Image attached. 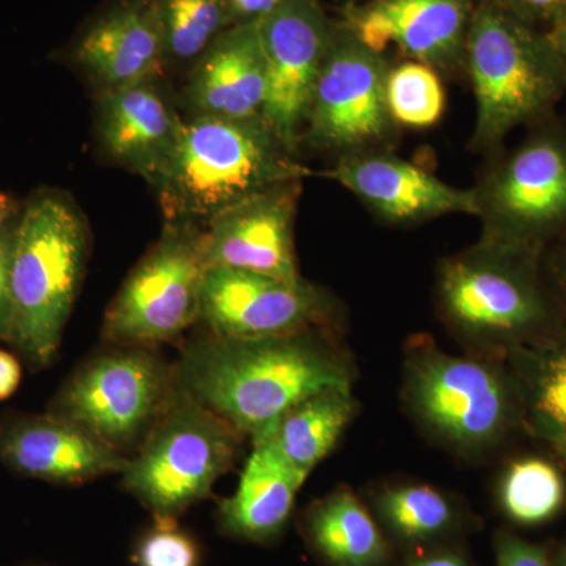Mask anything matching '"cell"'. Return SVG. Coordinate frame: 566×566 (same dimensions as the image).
Returning a JSON list of instances; mask_svg holds the SVG:
<instances>
[{
    "instance_id": "obj_1",
    "label": "cell",
    "mask_w": 566,
    "mask_h": 566,
    "mask_svg": "<svg viewBox=\"0 0 566 566\" xmlns=\"http://www.w3.org/2000/svg\"><path fill=\"white\" fill-rule=\"evenodd\" d=\"M177 367L181 392L262 441L292 406L329 387H353L352 360L329 329L226 338L205 334L186 342Z\"/></svg>"
},
{
    "instance_id": "obj_2",
    "label": "cell",
    "mask_w": 566,
    "mask_h": 566,
    "mask_svg": "<svg viewBox=\"0 0 566 566\" xmlns=\"http://www.w3.org/2000/svg\"><path fill=\"white\" fill-rule=\"evenodd\" d=\"M542 252L479 241L447 256L436 275V304L447 331L468 353L505 359L566 329L547 286Z\"/></svg>"
},
{
    "instance_id": "obj_3",
    "label": "cell",
    "mask_w": 566,
    "mask_h": 566,
    "mask_svg": "<svg viewBox=\"0 0 566 566\" xmlns=\"http://www.w3.org/2000/svg\"><path fill=\"white\" fill-rule=\"evenodd\" d=\"M264 117H196L151 178L164 221L205 229L253 193L312 177Z\"/></svg>"
},
{
    "instance_id": "obj_4",
    "label": "cell",
    "mask_w": 566,
    "mask_h": 566,
    "mask_svg": "<svg viewBox=\"0 0 566 566\" xmlns=\"http://www.w3.org/2000/svg\"><path fill=\"white\" fill-rule=\"evenodd\" d=\"M401 397L424 436L463 460L493 455L523 431L520 398L505 359L452 354L431 335L406 342Z\"/></svg>"
},
{
    "instance_id": "obj_5",
    "label": "cell",
    "mask_w": 566,
    "mask_h": 566,
    "mask_svg": "<svg viewBox=\"0 0 566 566\" xmlns=\"http://www.w3.org/2000/svg\"><path fill=\"white\" fill-rule=\"evenodd\" d=\"M87 221L69 193L41 189L20 208L11 253L9 344L48 367L62 344L87 264Z\"/></svg>"
},
{
    "instance_id": "obj_6",
    "label": "cell",
    "mask_w": 566,
    "mask_h": 566,
    "mask_svg": "<svg viewBox=\"0 0 566 566\" xmlns=\"http://www.w3.org/2000/svg\"><path fill=\"white\" fill-rule=\"evenodd\" d=\"M464 71L475 96V151H495L521 126L553 117L566 95V65L547 32L485 0L475 3Z\"/></svg>"
},
{
    "instance_id": "obj_7",
    "label": "cell",
    "mask_w": 566,
    "mask_h": 566,
    "mask_svg": "<svg viewBox=\"0 0 566 566\" xmlns=\"http://www.w3.org/2000/svg\"><path fill=\"white\" fill-rule=\"evenodd\" d=\"M151 348L114 345L91 357L55 395L50 415L117 452L139 449L181 392L177 367Z\"/></svg>"
},
{
    "instance_id": "obj_8",
    "label": "cell",
    "mask_w": 566,
    "mask_h": 566,
    "mask_svg": "<svg viewBox=\"0 0 566 566\" xmlns=\"http://www.w3.org/2000/svg\"><path fill=\"white\" fill-rule=\"evenodd\" d=\"M244 436L185 392L153 427L122 472L123 486L155 513L175 520L203 501L233 468Z\"/></svg>"
},
{
    "instance_id": "obj_9",
    "label": "cell",
    "mask_w": 566,
    "mask_h": 566,
    "mask_svg": "<svg viewBox=\"0 0 566 566\" xmlns=\"http://www.w3.org/2000/svg\"><path fill=\"white\" fill-rule=\"evenodd\" d=\"M483 240L545 252L566 238V122L528 126L474 188Z\"/></svg>"
},
{
    "instance_id": "obj_10",
    "label": "cell",
    "mask_w": 566,
    "mask_h": 566,
    "mask_svg": "<svg viewBox=\"0 0 566 566\" xmlns=\"http://www.w3.org/2000/svg\"><path fill=\"white\" fill-rule=\"evenodd\" d=\"M200 240L199 227L164 222L161 237L107 307L104 340L126 346L169 344L199 324L207 273Z\"/></svg>"
},
{
    "instance_id": "obj_11",
    "label": "cell",
    "mask_w": 566,
    "mask_h": 566,
    "mask_svg": "<svg viewBox=\"0 0 566 566\" xmlns=\"http://www.w3.org/2000/svg\"><path fill=\"white\" fill-rule=\"evenodd\" d=\"M387 55L365 46L334 21L329 48L308 106L303 140L318 151L340 156L385 150L395 125L386 102Z\"/></svg>"
},
{
    "instance_id": "obj_12",
    "label": "cell",
    "mask_w": 566,
    "mask_h": 566,
    "mask_svg": "<svg viewBox=\"0 0 566 566\" xmlns=\"http://www.w3.org/2000/svg\"><path fill=\"white\" fill-rule=\"evenodd\" d=\"M335 304L322 286L249 271L210 268L205 273L199 324L226 338L273 337L331 329Z\"/></svg>"
},
{
    "instance_id": "obj_13",
    "label": "cell",
    "mask_w": 566,
    "mask_h": 566,
    "mask_svg": "<svg viewBox=\"0 0 566 566\" xmlns=\"http://www.w3.org/2000/svg\"><path fill=\"white\" fill-rule=\"evenodd\" d=\"M334 21L319 0H286L256 24L266 62L264 120L297 153Z\"/></svg>"
},
{
    "instance_id": "obj_14",
    "label": "cell",
    "mask_w": 566,
    "mask_h": 566,
    "mask_svg": "<svg viewBox=\"0 0 566 566\" xmlns=\"http://www.w3.org/2000/svg\"><path fill=\"white\" fill-rule=\"evenodd\" d=\"M475 0H363L342 10V24L378 54L397 50L439 74L464 71Z\"/></svg>"
},
{
    "instance_id": "obj_15",
    "label": "cell",
    "mask_w": 566,
    "mask_h": 566,
    "mask_svg": "<svg viewBox=\"0 0 566 566\" xmlns=\"http://www.w3.org/2000/svg\"><path fill=\"white\" fill-rule=\"evenodd\" d=\"M303 181L283 182L241 200L202 229L207 270L229 268L300 281L294 252V218Z\"/></svg>"
},
{
    "instance_id": "obj_16",
    "label": "cell",
    "mask_w": 566,
    "mask_h": 566,
    "mask_svg": "<svg viewBox=\"0 0 566 566\" xmlns=\"http://www.w3.org/2000/svg\"><path fill=\"white\" fill-rule=\"evenodd\" d=\"M65 59L95 93L166 76L155 0H107L70 41Z\"/></svg>"
},
{
    "instance_id": "obj_17",
    "label": "cell",
    "mask_w": 566,
    "mask_h": 566,
    "mask_svg": "<svg viewBox=\"0 0 566 566\" xmlns=\"http://www.w3.org/2000/svg\"><path fill=\"white\" fill-rule=\"evenodd\" d=\"M326 177L390 226H417L449 214L476 218L474 188L461 189L385 150L340 156Z\"/></svg>"
},
{
    "instance_id": "obj_18",
    "label": "cell",
    "mask_w": 566,
    "mask_h": 566,
    "mask_svg": "<svg viewBox=\"0 0 566 566\" xmlns=\"http://www.w3.org/2000/svg\"><path fill=\"white\" fill-rule=\"evenodd\" d=\"M155 77L96 93L95 125L111 161L150 181L180 140L181 115Z\"/></svg>"
},
{
    "instance_id": "obj_19",
    "label": "cell",
    "mask_w": 566,
    "mask_h": 566,
    "mask_svg": "<svg viewBox=\"0 0 566 566\" xmlns=\"http://www.w3.org/2000/svg\"><path fill=\"white\" fill-rule=\"evenodd\" d=\"M129 458L55 416L20 417L0 427V463L55 485L122 474Z\"/></svg>"
},
{
    "instance_id": "obj_20",
    "label": "cell",
    "mask_w": 566,
    "mask_h": 566,
    "mask_svg": "<svg viewBox=\"0 0 566 566\" xmlns=\"http://www.w3.org/2000/svg\"><path fill=\"white\" fill-rule=\"evenodd\" d=\"M266 62L256 24L222 33L188 70L181 103L189 118L263 117Z\"/></svg>"
},
{
    "instance_id": "obj_21",
    "label": "cell",
    "mask_w": 566,
    "mask_h": 566,
    "mask_svg": "<svg viewBox=\"0 0 566 566\" xmlns=\"http://www.w3.org/2000/svg\"><path fill=\"white\" fill-rule=\"evenodd\" d=\"M252 447L237 491L219 505V520L226 534L264 543L285 528L308 475L266 442Z\"/></svg>"
},
{
    "instance_id": "obj_22",
    "label": "cell",
    "mask_w": 566,
    "mask_h": 566,
    "mask_svg": "<svg viewBox=\"0 0 566 566\" xmlns=\"http://www.w3.org/2000/svg\"><path fill=\"white\" fill-rule=\"evenodd\" d=\"M357 409L353 387L319 390L292 406L259 442H266L286 463L311 475L334 452Z\"/></svg>"
},
{
    "instance_id": "obj_23",
    "label": "cell",
    "mask_w": 566,
    "mask_h": 566,
    "mask_svg": "<svg viewBox=\"0 0 566 566\" xmlns=\"http://www.w3.org/2000/svg\"><path fill=\"white\" fill-rule=\"evenodd\" d=\"M520 398L523 431L546 446L566 434V329L505 357Z\"/></svg>"
},
{
    "instance_id": "obj_24",
    "label": "cell",
    "mask_w": 566,
    "mask_h": 566,
    "mask_svg": "<svg viewBox=\"0 0 566 566\" xmlns=\"http://www.w3.org/2000/svg\"><path fill=\"white\" fill-rule=\"evenodd\" d=\"M305 528L316 553L333 566H381L389 557L374 513L349 488L331 491L308 509Z\"/></svg>"
},
{
    "instance_id": "obj_25",
    "label": "cell",
    "mask_w": 566,
    "mask_h": 566,
    "mask_svg": "<svg viewBox=\"0 0 566 566\" xmlns=\"http://www.w3.org/2000/svg\"><path fill=\"white\" fill-rule=\"evenodd\" d=\"M376 520L398 542L422 545L455 531L460 510L444 491L419 482L390 483L374 494Z\"/></svg>"
},
{
    "instance_id": "obj_26",
    "label": "cell",
    "mask_w": 566,
    "mask_h": 566,
    "mask_svg": "<svg viewBox=\"0 0 566 566\" xmlns=\"http://www.w3.org/2000/svg\"><path fill=\"white\" fill-rule=\"evenodd\" d=\"M497 501L516 526L549 523L566 504V479L558 461L526 455L510 461L497 485Z\"/></svg>"
},
{
    "instance_id": "obj_27",
    "label": "cell",
    "mask_w": 566,
    "mask_h": 566,
    "mask_svg": "<svg viewBox=\"0 0 566 566\" xmlns=\"http://www.w3.org/2000/svg\"><path fill=\"white\" fill-rule=\"evenodd\" d=\"M167 71L189 70L229 31L226 0H155Z\"/></svg>"
},
{
    "instance_id": "obj_28",
    "label": "cell",
    "mask_w": 566,
    "mask_h": 566,
    "mask_svg": "<svg viewBox=\"0 0 566 566\" xmlns=\"http://www.w3.org/2000/svg\"><path fill=\"white\" fill-rule=\"evenodd\" d=\"M386 102L395 125L409 129L431 128L446 111L441 74L415 61L390 65L386 77Z\"/></svg>"
},
{
    "instance_id": "obj_29",
    "label": "cell",
    "mask_w": 566,
    "mask_h": 566,
    "mask_svg": "<svg viewBox=\"0 0 566 566\" xmlns=\"http://www.w3.org/2000/svg\"><path fill=\"white\" fill-rule=\"evenodd\" d=\"M137 566H199V547L175 524L158 520L153 531L142 538L136 551Z\"/></svg>"
},
{
    "instance_id": "obj_30",
    "label": "cell",
    "mask_w": 566,
    "mask_h": 566,
    "mask_svg": "<svg viewBox=\"0 0 566 566\" xmlns=\"http://www.w3.org/2000/svg\"><path fill=\"white\" fill-rule=\"evenodd\" d=\"M524 24L549 32L566 13V0H485Z\"/></svg>"
},
{
    "instance_id": "obj_31",
    "label": "cell",
    "mask_w": 566,
    "mask_h": 566,
    "mask_svg": "<svg viewBox=\"0 0 566 566\" xmlns=\"http://www.w3.org/2000/svg\"><path fill=\"white\" fill-rule=\"evenodd\" d=\"M494 549L497 566H551L549 547L510 532L495 535Z\"/></svg>"
},
{
    "instance_id": "obj_32",
    "label": "cell",
    "mask_w": 566,
    "mask_h": 566,
    "mask_svg": "<svg viewBox=\"0 0 566 566\" xmlns=\"http://www.w3.org/2000/svg\"><path fill=\"white\" fill-rule=\"evenodd\" d=\"M17 219L0 230V340L2 342H9L11 331L10 266Z\"/></svg>"
},
{
    "instance_id": "obj_33",
    "label": "cell",
    "mask_w": 566,
    "mask_h": 566,
    "mask_svg": "<svg viewBox=\"0 0 566 566\" xmlns=\"http://www.w3.org/2000/svg\"><path fill=\"white\" fill-rule=\"evenodd\" d=\"M543 274L566 319V238L543 252Z\"/></svg>"
},
{
    "instance_id": "obj_34",
    "label": "cell",
    "mask_w": 566,
    "mask_h": 566,
    "mask_svg": "<svg viewBox=\"0 0 566 566\" xmlns=\"http://www.w3.org/2000/svg\"><path fill=\"white\" fill-rule=\"evenodd\" d=\"M286 0H226L230 28L259 24Z\"/></svg>"
},
{
    "instance_id": "obj_35",
    "label": "cell",
    "mask_w": 566,
    "mask_h": 566,
    "mask_svg": "<svg viewBox=\"0 0 566 566\" xmlns=\"http://www.w3.org/2000/svg\"><path fill=\"white\" fill-rule=\"evenodd\" d=\"M21 364L13 354L0 349V401L9 400L21 382Z\"/></svg>"
},
{
    "instance_id": "obj_36",
    "label": "cell",
    "mask_w": 566,
    "mask_h": 566,
    "mask_svg": "<svg viewBox=\"0 0 566 566\" xmlns=\"http://www.w3.org/2000/svg\"><path fill=\"white\" fill-rule=\"evenodd\" d=\"M405 566H469V562L460 551L438 549L433 551V553L415 557Z\"/></svg>"
},
{
    "instance_id": "obj_37",
    "label": "cell",
    "mask_w": 566,
    "mask_h": 566,
    "mask_svg": "<svg viewBox=\"0 0 566 566\" xmlns=\"http://www.w3.org/2000/svg\"><path fill=\"white\" fill-rule=\"evenodd\" d=\"M20 214V207L9 196V193L0 191V230L9 226L17 216Z\"/></svg>"
},
{
    "instance_id": "obj_38",
    "label": "cell",
    "mask_w": 566,
    "mask_h": 566,
    "mask_svg": "<svg viewBox=\"0 0 566 566\" xmlns=\"http://www.w3.org/2000/svg\"><path fill=\"white\" fill-rule=\"evenodd\" d=\"M547 35H549L551 41H553L558 54H560L562 61H564L566 65V13L564 18L547 32Z\"/></svg>"
},
{
    "instance_id": "obj_39",
    "label": "cell",
    "mask_w": 566,
    "mask_h": 566,
    "mask_svg": "<svg viewBox=\"0 0 566 566\" xmlns=\"http://www.w3.org/2000/svg\"><path fill=\"white\" fill-rule=\"evenodd\" d=\"M553 450L554 457L558 461V464L565 465L566 468V434L564 438L558 439L556 444L549 447Z\"/></svg>"
},
{
    "instance_id": "obj_40",
    "label": "cell",
    "mask_w": 566,
    "mask_h": 566,
    "mask_svg": "<svg viewBox=\"0 0 566 566\" xmlns=\"http://www.w3.org/2000/svg\"><path fill=\"white\" fill-rule=\"evenodd\" d=\"M551 566H566V543L556 553H551Z\"/></svg>"
},
{
    "instance_id": "obj_41",
    "label": "cell",
    "mask_w": 566,
    "mask_h": 566,
    "mask_svg": "<svg viewBox=\"0 0 566 566\" xmlns=\"http://www.w3.org/2000/svg\"><path fill=\"white\" fill-rule=\"evenodd\" d=\"M565 122H566V118H565Z\"/></svg>"
}]
</instances>
